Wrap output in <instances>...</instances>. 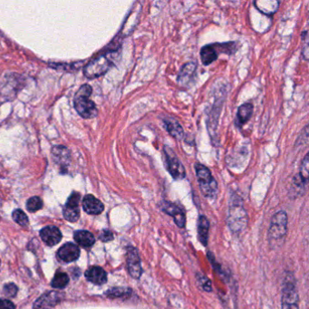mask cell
<instances>
[{"instance_id": "cell-1", "label": "cell", "mask_w": 309, "mask_h": 309, "mask_svg": "<svg viewBox=\"0 0 309 309\" xmlns=\"http://www.w3.org/2000/svg\"><path fill=\"white\" fill-rule=\"evenodd\" d=\"M288 232V215L284 211H278L273 216L268 230V242L273 249L278 248L285 241Z\"/></svg>"}, {"instance_id": "cell-2", "label": "cell", "mask_w": 309, "mask_h": 309, "mask_svg": "<svg viewBox=\"0 0 309 309\" xmlns=\"http://www.w3.org/2000/svg\"><path fill=\"white\" fill-rule=\"evenodd\" d=\"M228 225L231 231L236 234L241 233L246 229L247 225V214L243 206V202L240 197H234L231 199V203L229 208L228 214Z\"/></svg>"}, {"instance_id": "cell-3", "label": "cell", "mask_w": 309, "mask_h": 309, "mask_svg": "<svg viewBox=\"0 0 309 309\" xmlns=\"http://www.w3.org/2000/svg\"><path fill=\"white\" fill-rule=\"evenodd\" d=\"M92 87L88 84H84L77 91L73 99V105L76 112L85 119H91L97 116V109L95 103L89 99L92 95Z\"/></svg>"}, {"instance_id": "cell-4", "label": "cell", "mask_w": 309, "mask_h": 309, "mask_svg": "<svg viewBox=\"0 0 309 309\" xmlns=\"http://www.w3.org/2000/svg\"><path fill=\"white\" fill-rule=\"evenodd\" d=\"M195 170L200 191L206 198H214L218 192V184L212 176L210 169L200 163H197L195 165Z\"/></svg>"}, {"instance_id": "cell-5", "label": "cell", "mask_w": 309, "mask_h": 309, "mask_svg": "<svg viewBox=\"0 0 309 309\" xmlns=\"http://www.w3.org/2000/svg\"><path fill=\"white\" fill-rule=\"evenodd\" d=\"M236 50L237 45L234 42L207 45L200 50L201 62L204 65H209L213 63L215 60H217L219 55L221 53L231 55L236 52Z\"/></svg>"}, {"instance_id": "cell-6", "label": "cell", "mask_w": 309, "mask_h": 309, "mask_svg": "<svg viewBox=\"0 0 309 309\" xmlns=\"http://www.w3.org/2000/svg\"><path fill=\"white\" fill-rule=\"evenodd\" d=\"M282 309H299V294L296 278L292 272H288L284 280L282 289Z\"/></svg>"}, {"instance_id": "cell-7", "label": "cell", "mask_w": 309, "mask_h": 309, "mask_svg": "<svg viewBox=\"0 0 309 309\" xmlns=\"http://www.w3.org/2000/svg\"><path fill=\"white\" fill-rule=\"evenodd\" d=\"M113 66V61L107 55H102L92 60L84 68V75L89 79L105 74Z\"/></svg>"}, {"instance_id": "cell-8", "label": "cell", "mask_w": 309, "mask_h": 309, "mask_svg": "<svg viewBox=\"0 0 309 309\" xmlns=\"http://www.w3.org/2000/svg\"><path fill=\"white\" fill-rule=\"evenodd\" d=\"M165 152V165L168 172L175 180H183L186 176V172L183 163L179 160L174 152L167 147L164 149Z\"/></svg>"}, {"instance_id": "cell-9", "label": "cell", "mask_w": 309, "mask_h": 309, "mask_svg": "<svg viewBox=\"0 0 309 309\" xmlns=\"http://www.w3.org/2000/svg\"><path fill=\"white\" fill-rule=\"evenodd\" d=\"M126 261L128 272L134 279H139L142 276V269L141 266V258L136 248L133 247H128L126 251Z\"/></svg>"}, {"instance_id": "cell-10", "label": "cell", "mask_w": 309, "mask_h": 309, "mask_svg": "<svg viewBox=\"0 0 309 309\" xmlns=\"http://www.w3.org/2000/svg\"><path fill=\"white\" fill-rule=\"evenodd\" d=\"M80 199L81 197L78 192H73L69 197L66 204L63 207V216L70 222H75L80 217V210H79Z\"/></svg>"}, {"instance_id": "cell-11", "label": "cell", "mask_w": 309, "mask_h": 309, "mask_svg": "<svg viewBox=\"0 0 309 309\" xmlns=\"http://www.w3.org/2000/svg\"><path fill=\"white\" fill-rule=\"evenodd\" d=\"M161 209L166 214L172 216L176 225L180 228H184L186 223V217L184 210H182L178 205L174 204L169 201H163L161 205Z\"/></svg>"}, {"instance_id": "cell-12", "label": "cell", "mask_w": 309, "mask_h": 309, "mask_svg": "<svg viewBox=\"0 0 309 309\" xmlns=\"http://www.w3.org/2000/svg\"><path fill=\"white\" fill-rule=\"evenodd\" d=\"M196 71H197V63L195 62L185 63L179 73L177 78L178 84L182 87L189 86V84L193 82L194 78L196 76Z\"/></svg>"}, {"instance_id": "cell-13", "label": "cell", "mask_w": 309, "mask_h": 309, "mask_svg": "<svg viewBox=\"0 0 309 309\" xmlns=\"http://www.w3.org/2000/svg\"><path fill=\"white\" fill-rule=\"evenodd\" d=\"M40 236L43 241L47 243L48 246H55L62 240L61 231L54 226H48L44 228L40 232Z\"/></svg>"}, {"instance_id": "cell-14", "label": "cell", "mask_w": 309, "mask_h": 309, "mask_svg": "<svg viewBox=\"0 0 309 309\" xmlns=\"http://www.w3.org/2000/svg\"><path fill=\"white\" fill-rule=\"evenodd\" d=\"M83 209L86 213L98 215L105 210V206L93 195H86L83 199Z\"/></svg>"}, {"instance_id": "cell-15", "label": "cell", "mask_w": 309, "mask_h": 309, "mask_svg": "<svg viewBox=\"0 0 309 309\" xmlns=\"http://www.w3.org/2000/svg\"><path fill=\"white\" fill-rule=\"evenodd\" d=\"M80 256L78 247L73 243H67L60 247L58 250V257L64 262H72L76 260Z\"/></svg>"}, {"instance_id": "cell-16", "label": "cell", "mask_w": 309, "mask_h": 309, "mask_svg": "<svg viewBox=\"0 0 309 309\" xmlns=\"http://www.w3.org/2000/svg\"><path fill=\"white\" fill-rule=\"evenodd\" d=\"M85 278L95 285H103L107 281V274L102 267H92L86 270Z\"/></svg>"}, {"instance_id": "cell-17", "label": "cell", "mask_w": 309, "mask_h": 309, "mask_svg": "<svg viewBox=\"0 0 309 309\" xmlns=\"http://www.w3.org/2000/svg\"><path fill=\"white\" fill-rule=\"evenodd\" d=\"M60 299L57 292H49L43 295L40 299L37 300L35 304V309H48L58 304Z\"/></svg>"}, {"instance_id": "cell-18", "label": "cell", "mask_w": 309, "mask_h": 309, "mask_svg": "<svg viewBox=\"0 0 309 309\" xmlns=\"http://www.w3.org/2000/svg\"><path fill=\"white\" fill-rule=\"evenodd\" d=\"M210 221L205 216H199L198 220V238L203 246H207L209 241Z\"/></svg>"}, {"instance_id": "cell-19", "label": "cell", "mask_w": 309, "mask_h": 309, "mask_svg": "<svg viewBox=\"0 0 309 309\" xmlns=\"http://www.w3.org/2000/svg\"><path fill=\"white\" fill-rule=\"evenodd\" d=\"M252 113H253V105L250 103H246L244 105H241L237 113V126L241 127L244 125L247 122H248L251 118Z\"/></svg>"}, {"instance_id": "cell-20", "label": "cell", "mask_w": 309, "mask_h": 309, "mask_svg": "<svg viewBox=\"0 0 309 309\" xmlns=\"http://www.w3.org/2000/svg\"><path fill=\"white\" fill-rule=\"evenodd\" d=\"M258 11H260L265 15H273L278 10L279 2L275 0H257L254 2Z\"/></svg>"}, {"instance_id": "cell-21", "label": "cell", "mask_w": 309, "mask_h": 309, "mask_svg": "<svg viewBox=\"0 0 309 309\" xmlns=\"http://www.w3.org/2000/svg\"><path fill=\"white\" fill-rule=\"evenodd\" d=\"M164 126L166 128L168 132L176 140H182L184 138V131L183 127L181 124L177 123L176 121L165 120L164 121Z\"/></svg>"}, {"instance_id": "cell-22", "label": "cell", "mask_w": 309, "mask_h": 309, "mask_svg": "<svg viewBox=\"0 0 309 309\" xmlns=\"http://www.w3.org/2000/svg\"><path fill=\"white\" fill-rule=\"evenodd\" d=\"M74 241L78 243L79 245L84 247H89L95 244V236L86 231H78L74 233Z\"/></svg>"}, {"instance_id": "cell-23", "label": "cell", "mask_w": 309, "mask_h": 309, "mask_svg": "<svg viewBox=\"0 0 309 309\" xmlns=\"http://www.w3.org/2000/svg\"><path fill=\"white\" fill-rule=\"evenodd\" d=\"M53 155H54L55 161L58 162L59 164L66 163V162H69V160H70L68 150L65 147H54L53 148Z\"/></svg>"}, {"instance_id": "cell-24", "label": "cell", "mask_w": 309, "mask_h": 309, "mask_svg": "<svg viewBox=\"0 0 309 309\" xmlns=\"http://www.w3.org/2000/svg\"><path fill=\"white\" fill-rule=\"evenodd\" d=\"M69 282L68 276L63 272H57L55 277L53 278L52 285L53 288H63L67 286Z\"/></svg>"}, {"instance_id": "cell-25", "label": "cell", "mask_w": 309, "mask_h": 309, "mask_svg": "<svg viewBox=\"0 0 309 309\" xmlns=\"http://www.w3.org/2000/svg\"><path fill=\"white\" fill-rule=\"evenodd\" d=\"M105 294L109 298L116 299V298H121V297L131 295V289L129 288H114L108 290Z\"/></svg>"}, {"instance_id": "cell-26", "label": "cell", "mask_w": 309, "mask_h": 309, "mask_svg": "<svg viewBox=\"0 0 309 309\" xmlns=\"http://www.w3.org/2000/svg\"><path fill=\"white\" fill-rule=\"evenodd\" d=\"M196 278H197V281L199 283V286L200 288H202L206 292H210L212 291V285H211V281H210L209 278H207L206 276H204L203 274L201 273H198L196 275Z\"/></svg>"}, {"instance_id": "cell-27", "label": "cell", "mask_w": 309, "mask_h": 309, "mask_svg": "<svg viewBox=\"0 0 309 309\" xmlns=\"http://www.w3.org/2000/svg\"><path fill=\"white\" fill-rule=\"evenodd\" d=\"M43 207L42 199L38 197H32L26 202V209L30 212H36Z\"/></svg>"}, {"instance_id": "cell-28", "label": "cell", "mask_w": 309, "mask_h": 309, "mask_svg": "<svg viewBox=\"0 0 309 309\" xmlns=\"http://www.w3.org/2000/svg\"><path fill=\"white\" fill-rule=\"evenodd\" d=\"M309 153L306 154L304 160L302 162L301 164V168H300V172L299 173V176L302 180H304L305 182H308V179H309Z\"/></svg>"}, {"instance_id": "cell-29", "label": "cell", "mask_w": 309, "mask_h": 309, "mask_svg": "<svg viewBox=\"0 0 309 309\" xmlns=\"http://www.w3.org/2000/svg\"><path fill=\"white\" fill-rule=\"evenodd\" d=\"M12 217H13V220L16 221L17 224H19V225L21 226H26L27 225V223H28V218H27V216L25 214V212L24 211H22L21 210H16L13 212V215H12Z\"/></svg>"}, {"instance_id": "cell-30", "label": "cell", "mask_w": 309, "mask_h": 309, "mask_svg": "<svg viewBox=\"0 0 309 309\" xmlns=\"http://www.w3.org/2000/svg\"><path fill=\"white\" fill-rule=\"evenodd\" d=\"M16 292H17V288L14 284L5 285V288H4V293H5V296L13 298L16 296Z\"/></svg>"}, {"instance_id": "cell-31", "label": "cell", "mask_w": 309, "mask_h": 309, "mask_svg": "<svg viewBox=\"0 0 309 309\" xmlns=\"http://www.w3.org/2000/svg\"><path fill=\"white\" fill-rule=\"evenodd\" d=\"M100 240L102 241H104V242L113 241V240H114V235H113V233H112L110 231L105 230V231H103V232L101 233Z\"/></svg>"}, {"instance_id": "cell-32", "label": "cell", "mask_w": 309, "mask_h": 309, "mask_svg": "<svg viewBox=\"0 0 309 309\" xmlns=\"http://www.w3.org/2000/svg\"><path fill=\"white\" fill-rule=\"evenodd\" d=\"M0 309H15V306L9 300L0 299Z\"/></svg>"}]
</instances>
